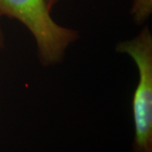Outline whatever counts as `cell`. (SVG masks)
Segmentation results:
<instances>
[{"label": "cell", "mask_w": 152, "mask_h": 152, "mask_svg": "<svg viewBox=\"0 0 152 152\" xmlns=\"http://www.w3.org/2000/svg\"><path fill=\"white\" fill-rule=\"evenodd\" d=\"M0 16L15 19L30 31L45 67L60 64L80 37L78 31L62 26L52 18L46 0H0Z\"/></svg>", "instance_id": "6da1fadb"}, {"label": "cell", "mask_w": 152, "mask_h": 152, "mask_svg": "<svg viewBox=\"0 0 152 152\" xmlns=\"http://www.w3.org/2000/svg\"><path fill=\"white\" fill-rule=\"evenodd\" d=\"M129 56L138 68L139 81L132 101L134 136L132 152H152V34L145 26L134 37L116 46Z\"/></svg>", "instance_id": "7a4b0ae2"}, {"label": "cell", "mask_w": 152, "mask_h": 152, "mask_svg": "<svg viewBox=\"0 0 152 152\" xmlns=\"http://www.w3.org/2000/svg\"><path fill=\"white\" fill-rule=\"evenodd\" d=\"M151 14L152 0H132L130 15L136 25H143Z\"/></svg>", "instance_id": "3957f363"}, {"label": "cell", "mask_w": 152, "mask_h": 152, "mask_svg": "<svg viewBox=\"0 0 152 152\" xmlns=\"http://www.w3.org/2000/svg\"><path fill=\"white\" fill-rule=\"evenodd\" d=\"M59 1L60 0H46V3H47V4H48V7L49 10L52 11V10L53 9V7H54Z\"/></svg>", "instance_id": "277c9868"}, {"label": "cell", "mask_w": 152, "mask_h": 152, "mask_svg": "<svg viewBox=\"0 0 152 152\" xmlns=\"http://www.w3.org/2000/svg\"><path fill=\"white\" fill-rule=\"evenodd\" d=\"M2 17L0 16V20ZM4 32L1 27V23H0V51L4 48Z\"/></svg>", "instance_id": "5b68a950"}]
</instances>
